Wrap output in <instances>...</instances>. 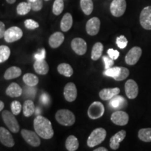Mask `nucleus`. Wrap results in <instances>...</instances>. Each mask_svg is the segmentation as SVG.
<instances>
[{
	"label": "nucleus",
	"instance_id": "obj_1",
	"mask_svg": "<svg viewBox=\"0 0 151 151\" xmlns=\"http://www.w3.org/2000/svg\"><path fill=\"white\" fill-rule=\"evenodd\" d=\"M34 128L39 137L44 139H50L54 135L52 124L48 119L38 116L34 120Z\"/></svg>",
	"mask_w": 151,
	"mask_h": 151
},
{
	"label": "nucleus",
	"instance_id": "obj_2",
	"mask_svg": "<svg viewBox=\"0 0 151 151\" xmlns=\"http://www.w3.org/2000/svg\"><path fill=\"white\" fill-rule=\"evenodd\" d=\"M55 119L58 123L64 126H72L76 121L74 114L68 109H60L57 111Z\"/></svg>",
	"mask_w": 151,
	"mask_h": 151
},
{
	"label": "nucleus",
	"instance_id": "obj_3",
	"mask_svg": "<svg viewBox=\"0 0 151 151\" xmlns=\"http://www.w3.org/2000/svg\"><path fill=\"white\" fill-rule=\"evenodd\" d=\"M106 137V131L104 128H97L90 134L87 141V144L90 148H93L102 143L105 140Z\"/></svg>",
	"mask_w": 151,
	"mask_h": 151
},
{
	"label": "nucleus",
	"instance_id": "obj_4",
	"mask_svg": "<svg viewBox=\"0 0 151 151\" xmlns=\"http://www.w3.org/2000/svg\"><path fill=\"white\" fill-rule=\"evenodd\" d=\"M14 116V113L7 110L1 112V118L8 129L13 133H18L20 130V125Z\"/></svg>",
	"mask_w": 151,
	"mask_h": 151
},
{
	"label": "nucleus",
	"instance_id": "obj_5",
	"mask_svg": "<svg viewBox=\"0 0 151 151\" xmlns=\"http://www.w3.org/2000/svg\"><path fill=\"white\" fill-rule=\"evenodd\" d=\"M105 109L102 103L99 101H94L90 106L88 110V117L92 120L101 118L104 113Z\"/></svg>",
	"mask_w": 151,
	"mask_h": 151
},
{
	"label": "nucleus",
	"instance_id": "obj_6",
	"mask_svg": "<svg viewBox=\"0 0 151 151\" xmlns=\"http://www.w3.org/2000/svg\"><path fill=\"white\" fill-rule=\"evenodd\" d=\"M127 8V3L125 0H113L111 4L110 11L113 16H122L124 14Z\"/></svg>",
	"mask_w": 151,
	"mask_h": 151
},
{
	"label": "nucleus",
	"instance_id": "obj_7",
	"mask_svg": "<svg viewBox=\"0 0 151 151\" xmlns=\"http://www.w3.org/2000/svg\"><path fill=\"white\" fill-rule=\"evenodd\" d=\"M23 32L22 29L18 27H11L6 29L4 39L7 43H13L20 40L22 37Z\"/></svg>",
	"mask_w": 151,
	"mask_h": 151
},
{
	"label": "nucleus",
	"instance_id": "obj_8",
	"mask_svg": "<svg viewBox=\"0 0 151 151\" xmlns=\"http://www.w3.org/2000/svg\"><path fill=\"white\" fill-rule=\"evenodd\" d=\"M21 135L24 140L30 146L33 147H38L40 146L41 140L37 132L27 129H22L21 130Z\"/></svg>",
	"mask_w": 151,
	"mask_h": 151
},
{
	"label": "nucleus",
	"instance_id": "obj_9",
	"mask_svg": "<svg viewBox=\"0 0 151 151\" xmlns=\"http://www.w3.org/2000/svg\"><path fill=\"white\" fill-rule=\"evenodd\" d=\"M142 54V49L140 47L134 46L130 49L127 54L126 55L125 62L128 65H134L140 59Z\"/></svg>",
	"mask_w": 151,
	"mask_h": 151
},
{
	"label": "nucleus",
	"instance_id": "obj_10",
	"mask_svg": "<svg viewBox=\"0 0 151 151\" xmlns=\"http://www.w3.org/2000/svg\"><path fill=\"white\" fill-rule=\"evenodd\" d=\"M139 20L143 29L151 30V6L145 7L141 11Z\"/></svg>",
	"mask_w": 151,
	"mask_h": 151
},
{
	"label": "nucleus",
	"instance_id": "obj_11",
	"mask_svg": "<svg viewBox=\"0 0 151 151\" xmlns=\"http://www.w3.org/2000/svg\"><path fill=\"white\" fill-rule=\"evenodd\" d=\"M71 46L72 50L78 55H83L87 51V43L81 38H75L71 41Z\"/></svg>",
	"mask_w": 151,
	"mask_h": 151
},
{
	"label": "nucleus",
	"instance_id": "obj_12",
	"mask_svg": "<svg viewBox=\"0 0 151 151\" xmlns=\"http://www.w3.org/2000/svg\"><path fill=\"white\" fill-rule=\"evenodd\" d=\"M111 120L116 125L124 126L129 122V116L126 112L122 111H117L113 113L111 116Z\"/></svg>",
	"mask_w": 151,
	"mask_h": 151
},
{
	"label": "nucleus",
	"instance_id": "obj_13",
	"mask_svg": "<svg viewBox=\"0 0 151 151\" xmlns=\"http://www.w3.org/2000/svg\"><path fill=\"white\" fill-rule=\"evenodd\" d=\"M125 94L127 97L130 99H135L139 94V87L136 81L132 79L127 81L124 86Z\"/></svg>",
	"mask_w": 151,
	"mask_h": 151
},
{
	"label": "nucleus",
	"instance_id": "obj_14",
	"mask_svg": "<svg viewBox=\"0 0 151 151\" xmlns=\"http://www.w3.org/2000/svg\"><path fill=\"white\" fill-rule=\"evenodd\" d=\"M100 20L97 17H93L90 18L86 23V32L90 36L97 35L100 29Z\"/></svg>",
	"mask_w": 151,
	"mask_h": 151
},
{
	"label": "nucleus",
	"instance_id": "obj_15",
	"mask_svg": "<svg viewBox=\"0 0 151 151\" xmlns=\"http://www.w3.org/2000/svg\"><path fill=\"white\" fill-rule=\"evenodd\" d=\"M0 141L4 146L11 148L15 145L14 139L10 132L4 127H0Z\"/></svg>",
	"mask_w": 151,
	"mask_h": 151
},
{
	"label": "nucleus",
	"instance_id": "obj_16",
	"mask_svg": "<svg viewBox=\"0 0 151 151\" xmlns=\"http://www.w3.org/2000/svg\"><path fill=\"white\" fill-rule=\"evenodd\" d=\"M64 96L69 102H73L77 97V89L73 83H68L64 88Z\"/></svg>",
	"mask_w": 151,
	"mask_h": 151
},
{
	"label": "nucleus",
	"instance_id": "obj_17",
	"mask_svg": "<svg viewBox=\"0 0 151 151\" xmlns=\"http://www.w3.org/2000/svg\"><path fill=\"white\" fill-rule=\"evenodd\" d=\"M126 137L125 130H120L117 132L116 134H114L110 139V147L113 150H117L119 148L120 143L124 140Z\"/></svg>",
	"mask_w": 151,
	"mask_h": 151
},
{
	"label": "nucleus",
	"instance_id": "obj_18",
	"mask_svg": "<svg viewBox=\"0 0 151 151\" xmlns=\"http://www.w3.org/2000/svg\"><path fill=\"white\" fill-rule=\"evenodd\" d=\"M64 41H65V35L62 32H57L50 36L49 38L48 43L51 48H57L61 46Z\"/></svg>",
	"mask_w": 151,
	"mask_h": 151
},
{
	"label": "nucleus",
	"instance_id": "obj_19",
	"mask_svg": "<svg viewBox=\"0 0 151 151\" xmlns=\"http://www.w3.org/2000/svg\"><path fill=\"white\" fill-rule=\"evenodd\" d=\"M120 92V90L118 88H104L99 92V97L104 101H107L118 95Z\"/></svg>",
	"mask_w": 151,
	"mask_h": 151
},
{
	"label": "nucleus",
	"instance_id": "obj_20",
	"mask_svg": "<svg viewBox=\"0 0 151 151\" xmlns=\"http://www.w3.org/2000/svg\"><path fill=\"white\" fill-rule=\"evenodd\" d=\"M34 69L38 74L46 75L49 71V66L45 60H37L34 63Z\"/></svg>",
	"mask_w": 151,
	"mask_h": 151
},
{
	"label": "nucleus",
	"instance_id": "obj_21",
	"mask_svg": "<svg viewBox=\"0 0 151 151\" xmlns=\"http://www.w3.org/2000/svg\"><path fill=\"white\" fill-rule=\"evenodd\" d=\"M6 93L9 97H18L22 93V90L16 83H12L9 85L6 90Z\"/></svg>",
	"mask_w": 151,
	"mask_h": 151
},
{
	"label": "nucleus",
	"instance_id": "obj_22",
	"mask_svg": "<svg viewBox=\"0 0 151 151\" xmlns=\"http://www.w3.org/2000/svg\"><path fill=\"white\" fill-rule=\"evenodd\" d=\"M72 16L69 13H67L62 17L61 22H60V29L62 32H68L72 27Z\"/></svg>",
	"mask_w": 151,
	"mask_h": 151
},
{
	"label": "nucleus",
	"instance_id": "obj_23",
	"mask_svg": "<svg viewBox=\"0 0 151 151\" xmlns=\"http://www.w3.org/2000/svg\"><path fill=\"white\" fill-rule=\"evenodd\" d=\"M22 73V71L18 67H11L6 69L4 73V78L6 80H11L20 76Z\"/></svg>",
	"mask_w": 151,
	"mask_h": 151
},
{
	"label": "nucleus",
	"instance_id": "obj_24",
	"mask_svg": "<svg viewBox=\"0 0 151 151\" xmlns=\"http://www.w3.org/2000/svg\"><path fill=\"white\" fill-rule=\"evenodd\" d=\"M65 146L68 151H76L79 147L78 139L73 135L69 136L66 140Z\"/></svg>",
	"mask_w": 151,
	"mask_h": 151
},
{
	"label": "nucleus",
	"instance_id": "obj_25",
	"mask_svg": "<svg viewBox=\"0 0 151 151\" xmlns=\"http://www.w3.org/2000/svg\"><path fill=\"white\" fill-rule=\"evenodd\" d=\"M22 110H23V114L24 116L27 117V118L32 116L35 112V104L32 100H26L23 104Z\"/></svg>",
	"mask_w": 151,
	"mask_h": 151
},
{
	"label": "nucleus",
	"instance_id": "obj_26",
	"mask_svg": "<svg viewBox=\"0 0 151 151\" xmlns=\"http://www.w3.org/2000/svg\"><path fill=\"white\" fill-rule=\"evenodd\" d=\"M104 50V46L101 43L97 42L92 47L91 52V58L92 60L96 61L98 60L102 55V52Z\"/></svg>",
	"mask_w": 151,
	"mask_h": 151
},
{
	"label": "nucleus",
	"instance_id": "obj_27",
	"mask_svg": "<svg viewBox=\"0 0 151 151\" xmlns=\"http://www.w3.org/2000/svg\"><path fill=\"white\" fill-rule=\"evenodd\" d=\"M122 67H111L110 69H106L104 74L106 76H109L113 78L114 80L118 81L120 74H121L122 71Z\"/></svg>",
	"mask_w": 151,
	"mask_h": 151
},
{
	"label": "nucleus",
	"instance_id": "obj_28",
	"mask_svg": "<svg viewBox=\"0 0 151 151\" xmlns=\"http://www.w3.org/2000/svg\"><path fill=\"white\" fill-rule=\"evenodd\" d=\"M58 71L60 74L65 76L66 77H71L73 73L71 66L67 63H62L58 65Z\"/></svg>",
	"mask_w": 151,
	"mask_h": 151
},
{
	"label": "nucleus",
	"instance_id": "obj_29",
	"mask_svg": "<svg viewBox=\"0 0 151 151\" xmlns=\"http://www.w3.org/2000/svg\"><path fill=\"white\" fill-rule=\"evenodd\" d=\"M24 83L29 87H35L39 83V78L33 73H26L22 78Z\"/></svg>",
	"mask_w": 151,
	"mask_h": 151
},
{
	"label": "nucleus",
	"instance_id": "obj_30",
	"mask_svg": "<svg viewBox=\"0 0 151 151\" xmlns=\"http://www.w3.org/2000/svg\"><path fill=\"white\" fill-rule=\"evenodd\" d=\"M80 4L81 8L85 14L89 16L92 14L94 9L92 0H81Z\"/></svg>",
	"mask_w": 151,
	"mask_h": 151
},
{
	"label": "nucleus",
	"instance_id": "obj_31",
	"mask_svg": "<svg viewBox=\"0 0 151 151\" xmlns=\"http://www.w3.org/2000/svg\"><path fill=\"white\" fill-rule=\"evenodd\" d=\"M127 104V101L126 100L124 99L123 97H121V96H116L111 99L110 105L111 106L113 109H120L122 108Z\"/></svg>",
	"mask_w": 151,
	"mask_h": 151
},
{
	"label": "nucleus",
	"instance_id": "obj_32",
	"mask_svg": "<svg viewBox=\"0 0 151 151\" xmlns=\"http://www.w3.org/2000/svg\"><path fill=\"white\" fill-rule=\"evenodd\" d=\"M138 137L143 142H151V128L141 129L138 133Z\"/></svg>",
	"mask_w": 151,
	"mask_h": 151
},
{
	"label": "nucleus",
	"instance_id": "obj_33",
	"mask_svg": "<svg viewBox=\"0 0 151 151\" xmlns=\"http://www.w3.org/2000/svg\"><path fill=\"white\" fill-rule=\"evenodd\" d=\"M31 10V4L29 2H21L17 6V13L20 16H24L27 14Z\"/></svg>",
	"mask_w": 151,
	"mask_h": 151
},
{
	"label": "nucleus",
	"instance_id": "obj_34",
	"mask_svg": "<svg viewBox=\"0 0 151 151\" xmlns=\"http://www.w3.org/2000/svg\"><path fill=\"white\" fill-rule=\"evenodd\" d=\"M11 55V50L8 46H0V63H3L9 59Z\"/></svg>",
	"mask_w": 151,
	"mask_h": 151
},
{
	"label": "nucleus",
	"instance_id": "obj_35",
	"mask_svg": "<svg viewBox=\"0 0 151 151\" xmlns=\"http://www.w3.org/2000/svg\"><path fill=\"white\" fill-rule=\"evenodd\" d=\"M64 1L63 0H55L52 5V13L55 16H59L64 10Z\"/></svg>",
	"mask_w": 151,
	"mask_h": 151
},
{
	"label": "nucleus",
	"instance_id": "obj_36",
	"mask_svg": "<svg viewBox=\"0 0 151 151\" xmlns=\"http://www.w3.org/2000/svg\"><path fill=\"white\" fill-rule=\"evenodd\" d=\"M128 41L124 36L121 35L120 37L116 38V44L118 46V48L120 49H124L127 46Z\"/></svg>",
	"mask_w": 151,
	"mask_h": 151
},
{
	"label": "nucleus",
	"instance_id": "obj_37",
	"mask_svg": "<svg viewBox=\"0 0 151 151\" xmlns=\"http://www.w3.org/2000/svg\"><path fill=\"white\" fill-rule=\"evenodd\" d=\"M11 111H12V113H14L15 116L18 115L22 110L21 104L18 101H14L12 103H11Z\"/></svg>",
	"mask_w": 151,
	"mask_h": 151
},
{
	"label": "nucleus",
	"instance_id": "obj_38",
	"mask_svg": "<svg viewBox=\"0 0 151 151\" xmlns=\"http://www.w3.org/2000/svg\"><path fill=\"white\" fill-rule=\"evenodd\" d=\"M24 26L28 29H35L39 27V24L35 20L27 19L24 21Z\"/></svg>",
	"mask_w": 151,
	"mask_h": 151
},
{
	"label": "nucleus",
	"instance_id": "obj_39",
	"mask_svg": "<svg viewBox=\"0 0 151 151\" xmlns=\"http://www.w3.org/2000/svg\"><path fill=\"white\" fill-rule=\"evenodd\" d=\"M31 7L32 10L34 11H39L41 10L43 7V1L42 0H37V1H35V2H32Z\"/></svg>",
	"mask_w": 151,
	"mask_h": 151
},
{
	"label": "nucleus",
	"instance_id": "obj_40",
	"mask_svg": "<svg viewBox=\"0 0 151 151\" xmlns=\"http://www.w3.org/2000/svg\"><path fill=\"white\" fill-rule=\"evenodd\" d=\"M103 61L104 62L106 69H110V68L113 67V64H114V60L107 56H103Z\"/></svg>",
	"mask_w": 151,
	"mask_h": 151
},
{
	"label": "nucleus",
	"instance_id": "obj_41",
	"mask_svg": "<svg viewBox=\"0 0 151 151\" xmlns=\"http://www.w3.org/2000/svg\"><path fill=\"white\" fill-rule=\"evenodd\" d=\"M107 53L109 55V58H111V59L113 60H116L118 58L119 55H120V52H119L118 50H114L113 48L109 49L108 51H107Z\"/></svg>",
	"mask_w": 151,
	"mask_h": 151
},
{
	"label": "nucleus",
	"instance_id": "obj_42",
	"mask_svg": "<svg viewBox=\"0 0 151 151\" xmlns=\"http://www.w3.org/2000/svg\"><path fill=\"white\" fill-rule=\"evenodd\" d=\"M46 57V50L44 48L41 49L40 51L35 54V58L36 60H44Z\"/></svg>",
	"mask_w": 151,
	"mask_h": 151
},
{
	"label": "nucleus",
	"instance_id": "obj_43",
	"mask_svg": "<svg viewBox=\"0 0 151 151\" xmlns=\"http://www.w3.org/2000/svg\"><path fill=\"white\" fill-rule=\"evenodd\" d=\"M6 31V30L5 29V24H4V22H0V38L1 39H2L4 37Z\"/></svg>",
	"mask_w": 151,
	"mask_h": 151
},
{
	"label": "nucleus",
	"instance_id": "obj_44",
	"mask_svg": "<svg viewBox=\"0 0 151 151\" xmlns=\"http://www.w3.org/2000/svg\"><path fill=\"white\" fill-rule=\"evenodd\" d=\"M41 99L43 104H47L48 102V96H47L46 94H43L41 96Z\"/></svg>",
	"mask_w": 151,
	"mask_h": 151
},
{
	"label": "nucleus",
	"instance_id": "obj_45",
	"mask_svg": "<svg viewBox=\"0 0 151 151\" xmlns=\"http://www.w3.org/2000/svg\"><path fill=\"white\" fill-rule=\"evenodd\" d=\"M93 151H109V150L106 148H104V147H99V148L95 149V150H94Z\"/></svg>",
	"mask_w": 151,
	"mask_h": 151
},
{
	"label": "nucleus",
	"instance_id": "obj_46",
	"mask_svg": "<svg viewBox=\"0 0 151 151\" xmlns=\"http://www.w3.org/2000/svg\"><path fill=\"white\" fill-rule=\"evenodd\" d=\"M4 107V104L2 101H0V111H2Z\"/></svg>",
	"mask_w": 151,
	"mask_h": 151
},
{
	"label": "nucleus",
	"instance_id": "obj_47",
	"mask_svg": "<svg viewBox=\"0 0 151 151\" xmlns=\"http://www.w3.org/2000/svg\"><path fill=\"white\" fill-rule=\"evenodd\" d=\"M7 1V3L10 4H14L16 1V0H6Z\"/></svg>",
	"mask_w": 151,
	"mask_h": 151
},
{
	"label": "nucleus",
	"instance_id": "obj_48",
	"mask_svg": "<svg viewBox=\"0 0 151 151\" xmlns=\"http://www.w3.org/2000/svg\"><path fill=\"white\" fill-rule=\"evenodd\" d=\"M27 1H28V2L32 3V2H35V1H37V0H27Z\"/></svg>",
	"mask_w": 151,
	"mask_h": 151
},
{
	"label": "nucleus",
	"instance_id": "obj_49",
	"mask_svg": "<svg viewBox=\"0 0 151 151\" xmlns=\"http://www.w3.org/2000/svg\"><path fill=\"white\" fill-rule=\"evenodd\" d=\"M45 1H49V0H45Z\"/></svg>",
	"mask_w": 151,
	"mask_h": 151
}]
</instances>
